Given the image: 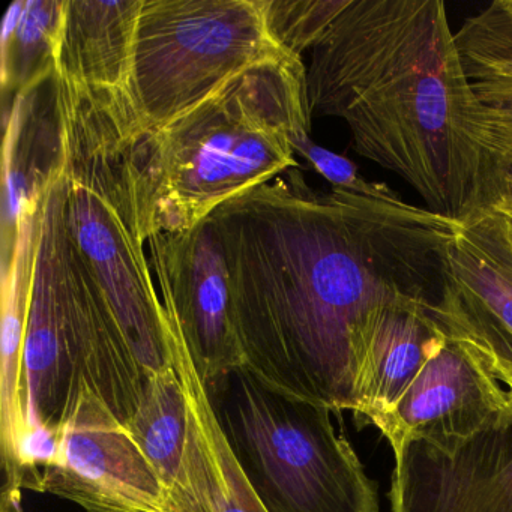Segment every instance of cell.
I'll list each match as a JSON object with an SVG mask.
<instances>
[{
	"instance_id": "1",
	"label": "cell",
	"mask_w": 512,
	"mask_h": 512,
	"mask_svg": "<svg viewBox=\"0 0 512 512\" xmlns=\"http://www.w3.org/2000/svg\"><path fill=\"white\" fill-rule=\"evenodd\" d=\"M208 218L245 367L332 412L355 409V346L367 317L385 305H439L460 224L401 197L322 193L298 169Z\"/></svg>"
},
{
	"instance_id": "2",
	"label": "cell",
	"mask_w": 512,
	"mask_h": 512,
	"mask_svg": "<svg viewBox=\"0 0 512 512\" xmlns=\"http://www.w3.org/2000/svg\"><path fill=\"white\" fill-rule=\"evenodd\" d=\"M311 115L346 122L361 157L400 176L427 209L476 211L479 110L442 0H350L311 50Z\"/></svg>"
},
{
	"instance_id": "3",
	"label": "cell",
	"mask_w": 512,
	"mask_h": 512,
	"mask_svg": "<svg viewBox=\"0 0 512 512\" xmlns=\"http://www.w3.org/2000/svg\"><path fill=\"white\" fill-rule=\"evenodd\" d=\"M302 58L265 59L139 145L146 236L191 229L218 206L299 169L293 140L311 131Z\"/></svg>"
},
{
	"instance_id": "4",
	"label": "cell",
	"mask_w": 512,
	"mask_h": 512,
	"mask_svg": "<svg viewBox=\"0 0 512 512\" xmlns=\"http://www.w3.org/2000/svg\"><path fill=\"white\" fill-rule=\"evenodd\" d=\"M58 79L64 130L65 215L146 379L172 367L163 305L151 265L140 188L143 134L130 95Z\"/></svg>"
},
{
	"instance_id": "5",
	"label": "cell",
	"mask_w": 512,
	"mask_h": 512,
	"mask_svg": "<svg viewBox=\"0 0 512 512\" xmlns=\"http://www.w3.org/2000/svg\"><path fill=\"white\" fill-rule=\"evenodd\" d=\"M65 200L62 169L31 221L25 337L29 490L85 394L100 398L125 427L148 380L74 244Z\"/></svg>"
},
{
	"instance_id": "6",
	"label": "cell",
	"mask_w": 512,
	"mask_h": 512,
	"mask_svg": "<svg viewBox=\"0 0 512 512\" xmlns=\"http://www.w3.org/2000/svg\"><path fill=\"white\" fill-rule=\"evenodd\" d=\"M208 394L266 511L380 512L376 482L335 433L331 409L277 391L245 365Z\"/></svg>"
},
{
	"instance_id": "7",
	"label": "cell",
	"mask_w": 512,
	"mask_h": 512,
	"mask_svg": "<svg viewBox=\"0 0 512 512\" xmlns=\"http://www.w3.org/2000/svg\"><path fill=\"white\" fill-rule=\"evenodd\" d=\"M280 55L262 0H142L128 94L154 133Z\"/></svg>"
},
{
	"instance_id": "8",
	"label": "cell",
	"mask_w": 512,
	"mask_h": 512,
	"mask_svg": "<svg viewBox=\"0 0 512 512\" xmlns=\"http://www.w3.org/2000/svg\"><path fill=\"white\" fill-rule=\"evenodd\" d=\"M167 331L178 337L206 388L244 367L233 323L229 272L209 218L148 238Z\"/></svg>"
},
{
	"instance_id": "9",
	"label": "cell",
	"mask_w": 512,
	"mask_h": 512,
	"mask_svg": "<svg viewBox=\"0 0 512 512\" xmlns=\"http://www.w3.org/2000/svg\"><path fill=\"white\" fill-rule=\"evenodd\" d=\"M86 512H163L166 488L109 407L85 394L38 467L37 490Z\"/></svg>"
},
{
	"instance_id": "10",
	"label": "cell",
	"mask_w": 512,
	"mask_h": 512,
	"mask_svg": "<svg viewBox=\"0 0 512 512\" xmlns=\"http://www.w3.org/2000/svg\"><path fill=\"white\" fill-rule=\"evenodd\" d=\"M433 317L484 356L512 391V223L478 212L458 224L446 254L445 287Z\"/></svg>"
},
{
	"instance_id": "11",
	"label": "cell",
	"mask_w": 512,
	"mask_h": 512,
	"mask_svg": "<svg viewBox=\"0 0 512 512\" xmlns=\"http://www.w3.org/2000/svg\"><path fill=\"white\" fill-rule=\"evenodd\" d=\"M394 454L392 512H512L511 406L463 442L407 439Z\"/></svg>"
},
{
	"instance_id": "12",
	"label": "cell",
	"mask_w": 512,
	"mask_h": 512,
	"mask_svg": "<svg viewBox=\"0 0 512 512\" xmlns=\"http://www.w3.org/2000/svg\"><path fill=\"white\" fill-rule=\"evenodd\" d=\"M509 406L508 391L478 349L445 332L394 409L373 425L394 451L407 439L448 448L487 427Z\"/></svg>"
},
{
	"instance_id": "13",
	"label": "cell",
	"mask_w": 512,
	"mask_h": 512,
	"mask_svg": "<svg viewBox=\"0 0 512 512\" xmlns=\"http://www.w3.org/2000/svg\"><path fill=\"white\" fill-rule=\"evenodd\" d=\"M167 335L170 361L187 394L188 434L163 512H268L233 454L190 353Z\"/></svg>"
},
{
	"instance_id": "14",
	"label": "cell",
	"mask_w": 512,
	"mask_h": 512,
	"mask_svg": "<svg viewBox=\"0 0 512 512\" xmlns=\"http://www.w3.org/2000/svg\"><path fill=\"white\" fill-rule=\"evenodd\" d=\"M2 269L10 265L26 220L64 169V130L56 73L14 101L5 115Z\"/></svg>"
},
{
	"instance_id": "15",
	"label": "cell",
	"mask_w": 512,
	"mask_h": 512,
	"mask_svg": "<svg viewBox=\"0 0 512 512\" xmlns=\"http://www.w3.org/2000/svg\"><path fill=\"white\" fill-rule=\"evenodd\" d=\"M443 338L445 332L431 308L418 304L376 308L356 340V419L374 424L388 415Z\"/></svg>"
},
{
	"instance_id": "16",
	"label": "cell",
	"mask_w": 512,
	"mask_h": 512,
	"mask_svg": "<svg viewBox=\"0 0 512 512\" xmlns=\"http://www.w3.org/2000/svg\"><path fill=\"white\" fill-rule=\"evenodd\" d=\"M34 215V214H32ZM23 226L10 265L2 269L0 337V454L5 472L2 491H23L28 481L31 431L26 394L25 337L31 274V221Z\"/></svg>"
},
{
	"instance_id": "17",
	"label": "cell",
	"mask_w": 512,
	"mask_h": 512,
	"mask_svg": "<svg viewBox=\"0 0 512 512\" xmlns=\"http://www.w3.org/2000/svg\"><path fill=\"white\" fill-rule=\"evenodd\" d=\"M140 8L142 0H67L56 74L128 94Z\"/></svg>"
},
{
	"instance_id": "18",
	"label": "cell",
	"mask_w": 512,
	"mask_h": 512,
	"mask_svg": "<svg viewBox=\"0 0 512 512\" xmlns=\"http://www.w3.org/2000/svg\"><path fill=\"white\" fill-rule=\"evenodd\" d=\"M65 4L67 0H17L8 8L0 37V82L11 107L56 73Z\"/></svg>"
},
{
	"instance_id": "19",
	"label": "cell",
	"mask_w": 512,
	"mask_h": 512,
	"mask_svg": "<svg viewBox=\"0 0 512 512\" xmlns=\"http://www.w3.org/2000/svg\"><path fill=\"white\" fill-rule=\"evenodd\" d=\"M140 451L169 487L178 472L188 434V401L175 368L148 377L139 409L125 425Z\"/></svg>"
},
{
	"instance_id": "20",
	"label": "cell",
	"mask_w": 512,
	"mask_h": 512,
	"mask_svg": "<svg viewBox=\"0 0 512 512\" xmlns=\"http://www.w3.org/2000/svg\"><path fill=\"white\" fill-rule=\"evenodd\" d=\"M476 143L481 151L476 212H494L512 223V100L482 104Z\"/></svg>"
},
{
	"instance_id": "21",
	"label": "cell",
	"mask_w": 512,
	"mask_h": 512,
	"mask_svg": "<svg viewBox=\"0 0 512 512\" xmlns=\"http://www.w3.org/2000/svg\"><path fill=\"white\" fill-rule=\"evenodd\" d=\"M350 0H262L266 29L278 49L302 58L313 50Z\"/></svg>"
},
{
	"instance_id": "22",
	"label": "cell",
	"mask_w": 512,
	"mask_h": 512,
	"mask_svg": "<svg viewBox=\"0 0 512 512\" xmlns=\"http://www.w3.org/2000/svg\"><path fill=\"white\" fill-rule=\"evenodd\" d=\"M295 154L308 161L319 175H322L332 188L364 194V196L382 197V199H400V194L386 184L368 182L359 175L358 167L343 155L322 148L311 140L310 134H301L293 140Z\"/></svg>"
},
{
	"instance_id": "23",
	"label": "cell",
	"mask_w": 512,
	"mask_h": 512,
	"mask_svg": "<svg viewBox=\"0 0 512 512\" xmlns=\"http://www.w3.org/2000/svg\"><path fill=\"white\" fill-rule=\"evenodd\" d=\"M0 512H23L22 491H2Z\"/></svg>"
},
{
	"instance_id": "24",
	"label": "cell",
	"mask_w": 512,
	"mask_h": 512,
	"mask_svg": "<svg viewBox=\"0 0 512 512\" xmlns=\"http://www.w3.org/2000/svg\"><path fill=\"white\" fill-rule=\"evenodd\" d=\"M508 395H509V403H511V407H512V391H508Z\"/></svg>"
}]
</instances>
